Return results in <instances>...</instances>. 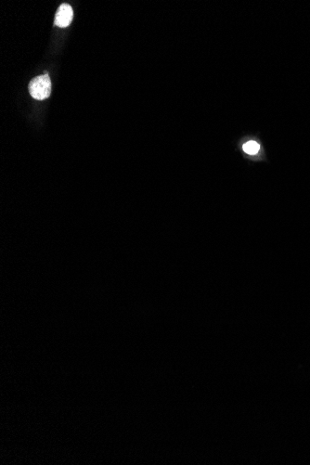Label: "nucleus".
Returning a JSON list of instances; mask_svg holds the SVG:
<instances>
[{
    "mask_svg": "<svg viewBox=\"0 0 310 465\" xmlns=\"http://www.w3.org/2000/svg\"><path fill=\"white\" fill-rule=\"evenodd\" d=\"M73 12L72 7L68 4H62L58 9L55 16V25L61 28H65L72 23Z\"/></svg>",
    "mask_w": 310,
    "mask_h": 465,
    "instance_id": "obj_2",
    "label": "nucleus"
},
{
    "mask_svg": "<svg viewBox=\"0 0 310 465\" xmlns=\"http://www.w3.org/2000/svg\"><path fill=\"white\" fill-rule=\"evenodd\" d=\"M29 92L34 98L43 100L49 98L51 93V82L48 74L37 76L29 84Z\"/></svg>",
    "mask_w": 310,
    "mask_h": 465,
    "instance_id": "obj_1",
    "label": "nucleus"
},
{
    "mask_svg": "<svg viewBox=\"0 0 310 465\" xmlns=\"http://www.w3.org/2000/svg\"><path fill=\"white\" fill-rule=\"evenodd\" d=\"M260 146L256 141H248L243 145V151L248 154H256L259 152Z\"/></svg>",
    "mask_w": 310,
    "mask_h": 465,
    "instance_id": "obj_3",
    "label": "nucleus"
}]
</instances>
